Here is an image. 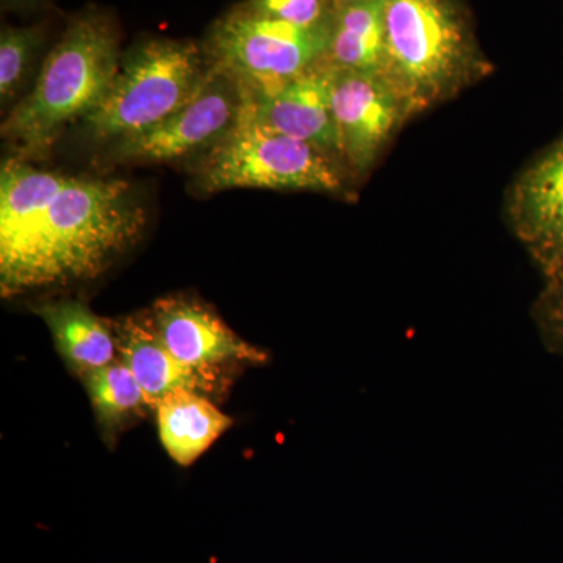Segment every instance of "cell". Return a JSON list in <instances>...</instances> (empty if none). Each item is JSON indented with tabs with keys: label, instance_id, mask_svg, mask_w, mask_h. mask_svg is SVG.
Returning a JSON list of instances; mask_svg holds the SVG:
<instances>
[{
	"label": "cell",
	"instance_id": "cell-21",
	"mask_svg": "<svg viewBox=\"0 0 563 563\" xmlns=\"http://www.w3.org/2000/svg\"><path fill=\"white\" fill-rule=\"evenodd\" d=\"M9 2H24V0H9Z\"/></svg>",
	"mask_w": 563,
	"mask_h": 563
},
{
	"label": "cell",
	"instance_id": "cell-16",
	"mask_svg": "<svg viewBox=\"0 0 563 563\" xmlns=\"http://www.w3.org/2000/svg\"><path fill=\"white\" fill-rule=\"evenodd\" d=\"M80 380L90 398L103 440L110 446L128 429L152 413L143 388L121 358L85 374Z\"/></svg>",
	"mask_w": 563,
	"mask_h": 563
},
{
	"label": "cell",
	"instance_id": "cell-15",
	"mask_svg": "<svg viewBox=\"0 0 563 563\" xmlns=\"http://www.w3.org/2000/svg\"><path fill=\"white\" fill-rule=\"evenodd\" d=\"M384 0H361L333 13L325 63L335 69L384 73Z\"/></svg>",
	"mask_w": 563,
	"mask_h": 563
},
{
	"label": "cell",
	"instance_id": "cell-7",
	"mask_svg": "<svg viewBox=\"0 0 563 563\" xmlns=\"http://www.w3.org/2000/svg\"><path fill=\"white\" fill-rule=\"evenodd\" d=\"M247 99L250 91L235 77L210 66L202 90L191 102L150 131L114 143V157L161 163L211 150L239 124Z\"/></svg>",
	"mask_w": 563,
	"mask_h": 563
},
{
	"label": "cell",
	"instance_id": "cell-3",
	"mask_svg": "<svg viewBox=\"0 0 563 563\" xmlns=\"http://www.w3.org/2000/svg\"><path fill=\"white\" fill-rule=\"evenodd\" d=\"M120 65V38L107 16L91 11L70 22L31 95L3 121V140L16 157L32 162L49 155L69 124L98 109Z\"/></svg>",
	"mask_w": 563,
	"mask_h": 563
},
{
	"label": "cell",
	"instance_id": "cell-19",
	"mask_svg": "<svg viewBox=\"0 0 563 563\" xmlns=\"http://www.w3.org/2000/svg\"><path fill=\"white\" fill-rule=\"evenodd\" d=\"M533 320L548 346L563 354V274L547 279L533 306Z\"/></svg>",
	"mask_w": 563,
	"mask_h": 563
},
{
	"label": "cell",
	"instance_id": "cell-13",
	"mask_svg": "<svg viewBox=\"0 0 563 563\" xmlns=\"http://www.w3.org/2000/svg\"><path fill=\"white\" fill-rule=\"evenodd\" d=\"M51 331L55 350L74 376L102 368L117 361L113 320L99 317L81 301L41 302L33 307Z\"/></svg>",
	"mask_w": 563,
	"mask_h": 563
},
{
	"label": "cell",
	"instance_id": "cell-18",
	"mask_svg": "<svg viewBox=\"0 0 563 563\" xmlns=\"http://www.w3.org/2000/svg\"><path fill=\"white\" fill-rule=\"evenodd\" d=\"M246 3L265 16L302 29L325 27L333 18L328 0H247Z\"/></svg>",
	"mask_w": 563,
	"mask_h": 563
},
{
	"label": "cell",
	"instance_id": "cell-5",
	"mask_svg": "<svg viewBox=\"0 0 563 563\" xmlns=\"http://www.w3.org/2000/svg\"><path fill=\"white\" fill-rule=\"evenodd\" d=\"M350 180L354 179L336 158L261 124L247 102L239 124L211 147L198 172V187L206 192L266 188L342 195Z\"/></svg>",
	"mask_w": 563,
	"mask_h": 563
},
{
	"label": "cell",
	"instance_id": "cell-10",
	"mask_svg": "<svg viewBox=\"0 0 563 563\" xmlns=\"http://www.w3.org/2000/svg\"><path fill=\"white\" fill-rule=\"evenodd\" d=\"M515 236L544 279L563 274V133L520 173L507 196Z\"/></svg>",
	"mask_w": 563,
	"mask_h": 563
},
{
	"label": "cell",
	"instance_id": "cell-6",
	"mask_svg": "<svg viewBox=\"0 0 563 563\" xmlns=\"http://www.w3.org/2000/svg\"><path fill=\"white\" fill-rule=\"evenodd\" d=\"M329 38L331 25L296 27L243 3L213 25L206 52L210 66L235 77L252 96H266L324 60Z\"/></svg>",
	"mask_w": 563,
	"mask_h": 563
},
{
	"label": "cell",
	"instance_id": "cell-8",
	"mask_svg": "<svg viewBox=\"0 0 563 563\" xmlns=\"http://www.w3.org/2000/svg\"><path fill=\"white\" fill-rule=\"evenodd\" d=\"M331 92L344 166L357 181L368 176L415 117L380 73L332 68Z\"/></svg>",
	"mask_w": 563,
	"mask_h": 563
},
{
	"label": "cell",
	"instance_id": "cell-11",
	"mask_svg": "<svg viewBox=\"0 0 563 563\" xmlns=\"http://www.w3.org/2000/svg\"><path fill=\"white\" fill-rule=\"evenodd\" d=\"M331 76V66L322 60L272 95L250 92L247 110L272 131L312 144L344 166L332 110Z\"/></svg>",
	"mask_w": 563,
	"mask_h": 563
},
{
	"label": "cell",
	"instance_id": "cell-20",
	"mask_svg": "<svg viewBox=\"0 0 563 563\" xmlns=\"http://www.w3.org/2000/svg\"><path fill=\"white\" fill-rule=\"evenodd\" d=\"M328 2L331 3L333 13H335L336 10L351 5V3L361 2V0H328Z\"/></svg>",
	"mask_w": 563,
	"mask_h": 563
},
{
	"label": "cell",
	"instance_id": "cell-4",
	"mask_svg": "<svg viewBox=\"0 0 563 563\" xmlns=\"http://www.w3.org/2000/svg\"><path fill=\"white\" fill-rule=\"evenodd\" d=\"M210 66L190 41L152 40L121 58L106 98L84 124L95 140L150 131L198 96Z\"/></svg>",
	"mask_w": 563,
	"mask_h": 563
},
{
	"label": "cell",
	"instance_id": "cell-12",
	"mask_svg": "<svg viewBox=\"0 0 563 563\" xmlns=\"http://www.w3.org/2000/svg\"><path fill=\"white\" fill-rule=\"evenodd\" d=\"M113 331L118 358L139 380L152 413L173 393L190 390L220 398L231 387V383L211 379L177 361L155 331L150 310L113 320Z\"/></svg>",
	"mask_w": 563,
	"mask_h": 563
},
{
	"label": "cell",
	"instance_id": "cell-14",
	"mask_svg": "<svg viewBox=\"0 0 563 563\" xmlns=\"http://www.w3.org/2000/svg\"><path fill=\"white\" fill-rule=\"evenodd\" d=\"M154 413L163 448L180 466L198 461L233 424L209 396L190 390L173 393Z\"/></svg>",
	"mask_w": 563,
	"mask_h": 563
},
{
	"label": "cell",
	"instance_id": "cell-17",
	"mask_svg": "<svg viewBox=\"0 0 563 563\" xmlns=\"http://www.w3.org/2000/svg\"><path fill=\"white\" fill-rule=\"evenodd\" d=\"M41 35L35 29H3L0 35V98L9 102L27 77Z\"/></svg>",
	"mask_w": 563,
	"mask_h": 563
},
{
	"label": "cell",
	"instance_id": "cell-1",
	"mask_svg": "<svg viewBox=\"0 0 563 563\" xmlns=\"http://www.w3.org/2000/svg\"><path fill=\"white\" fill-rule=\"evenodd\" d=\"M132 184L68 176L11 157L0 169L3 298L98 279L143 236Z\"/></svg>",
	"mask_w": 563,
	"mask_h": 563
},
{
	"label": "cell",
	"instance_id": "cell-2",
	"mask_svg": "<svg viewBox=\"0 0 563 563\" xmlns=\"http://www.w3.org/2000/svg\"><path fill=\"white\" fill-rule=\"evenodd\" d=\"M383 76L413 117L457 98L490 76L463 0H384Z\"/></svg>",
	"mask_w": 563,
	"mask_h": 563
},
{
	"label": "cell",
	"instance_id": "cell-9",
	"mask_svg": "<svg viewBox=\"0 0 563 563\" xmlns=\"http://www.w3.org/2000/svg\"><path fill=\"white\" fill-rule=\"evenodd\" d=\"M155 331L174 357L211 379L232 383L236 366H257L268 354L229 328L217 310L195 296L157 299L150 310Z\"/></svg>",
	"mask_w": 563,
	"mask_h": 563
}]
</instances>
